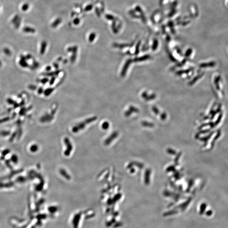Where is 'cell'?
Segmentation results:
<instances>
[{
    "label": "cell",
    "mask_w": 228,
    "mask_h": 228,
    "mask_svg": "<svg viewBox=\"0 0 228 228\" xmlns=\"http://www.w3.org/2000/svg\"><path fill=\"white\" fill-rule=\"evenodd\" d=\"M96 119V117L90 118L88 119H86L83 122L80 123L79 124L77 125V126H74V128H73V131L74 132H77L79 131V130H82L86 126V125L87 124L90 123L92 121H94Z\"/></svg>",
    "instance_id": "6da1fadb"
},
{
    "label": "cell",
    "mask_w": 228,
    "mask_h": 228,
    "mask_svg": "<svg viewBox=\"0 0 228 228\" xmlns=\"http://www.w3.org/2000/svg\"><path fill=\"white\" fill-rule=\"evenodd\" d=\"M68 52H70L73 53V54L71 58V60L73 63L75 61L76 57H77V48L76 46H74L72 47H70L67 49Z\"/></svg>",
    "instance_id": "7a4b0ae2"
},
{
    "label": "cell",
    "mask_w": 228,
    "mask_h": 228,
    "mask_svg": "<svg viewBox=\"0 0 228 228\" xmlns=\"http://www.w3.org/2000/svg\"><path fill=\"white\" fill-rule=\"evenodd\" d=\"M132 60L131 59H129L128 60H127L126 61L125 64L124 66L123 67L122 70L121 71V76L124 77L126 75V74L127 72V70H128V67L130 66V64H131V63H132Z\"/></svg>",
    "instance_id": "3957f363"
},
{
    "label": "cell",
    "mask_w": 228,
    "mask_h": 228,
    "mask_svg": "<svg viewBox=\"0 0 228 228\" xmlns=\"http://www.w3.org/2000/svg\"><path fill=\"white\" fill-rule=\"evenodd\" d=\"M80 217H81L80 214H77L74 216L73 221H72L74 228H77L78 227L79 224V222L80 221Z\"/></svg>",
    "instance_id": "277c9868"
},
{
    "label": "cell",
    "mask_w": 228,
    "mask_h": 228,
    "mask_svg": "<svg viewBox=\"0 0 228 228\" xmlns=\"http://www.w3.org/2000/svg\"><path fill=\"white\" fill-rule=\"evenodd\" d=\"M20 58L21 59L19 60V64L21 66L23 67V68H27V67L29 66L28 63L26 61V59L25 58V56L21 55Z\"/></svg>",
    "instance_id": "5b68a950"
},
{
    "label": "cell",
    "mask_w": 228,
    "mask_h": 228,
    "mask_svg": "<svg viewBox=\"0 0 228 228\" xmlns=\"http://www.w3.org/2000/svg\"><path fill=\"white\" fill-rule=\"evenodd\" d=\"M142 98L147 101L148 100H153L156 98V95L155 94H152L150 96H148L147 93L146 92H143L142 94Z\"/></svg>",
    "instance_id": "8992f818"
},
{
    "label": "cell",
    "mask_w": 228,
    "mask_h": 228,
    "mask_svg": "<svg viewBox=\"0 0 228 228\" xmlns=\"http://www.w3.org/2000/svg\"><path fill=\"white\" fill-rule=\"evenodd\" d=\"M150 58V55H145L142 57H140L139 58H135L133 60L134 62H142L146 60H148Z\"/></svg>",
    "instance_id": "52a82bcc"
},
{
    "label": "cell",
    "mask_w": 228,
    "mask_h": 228,
    "mask_svg": "<svg viewBox=\"0 0 228 228\" xmlns=\"http://www.w3.org/2000/svg\"><path fill=\"white\" fill-rule=\"evenodd\" d=\"M47 46V43L46 41H43L42 42L41 46L40 51V54L42 55L44 54V53L45 52L46 49V47Z\"/></svg>",
    "instance_id": "ba28073f"
},
{
    "label": "cell",
    "mask_w": 228,
    "mask_h": 228,
    "mask_svg": "<svg viewBox=\"0 0 228 228\" xmlns=\"http://www.w3.org/2000/svg\"><path fill=\"white\" fill-rule=\"evenodd\" d=\"M23 31L25 33H34L36 32L35 29L34 28L28 26L24 27L23 28Z\"/></svg>",
    "instance_id": "9c48e42d"
},
{
    "label": "cell",
    "mask_w": 228,
    "mask_h": 228,
    "mask_svg": "<svg viewBox=\"0 0 228 228\" xmlns=\"http://www.w3.org/2000/svg\"><path fill=\"white\" fill-rule=\"evenodd\" d=\"M52 117L51 115L49 114H47L42 116L40 120L42 122H46V121H48L52 119Z\"/></svg>",
    "instance_id": "30bf717a"
},
{
    "label": "cell",
    "mask_w": 228,
    "mask_h": 228,
    "mask_svg": "<svg viewBox=\"0 0 228 228\" xmlns=\"http://www.w3.org/2000/svg\"><path fill=\"white\" fill-rule=\"evenodd\" d=\"M138 111H139L138 110V109H137L136 108H135V107H134L133 106H131V107H129V110L127 111L126 112L125 114H126V116H128V115H129L130 114H131L132 112H138Z\"/></svg>",
    "instance_id": "8fae6325"
},
{
    "label": "cell",
    "mask_w": 228,
    "mask_h": 228,
    "mask_svg": "<svg viewBox=\"0 0 228 228\" xmlns=\"http://www.w3.org/2000/svg\"><path fill=\"white\" fill-rule=\"evenodd\" d=\"M54 89L53 88H49L45 90L44 91V94L46 96H49L50 94L52 93Z\"/></svg>",
    "instance_id": "7c38bea8"
},
{
    "label": "cell",
    "mask_w": 228,
    "mask_h": 228,
    "mask_svg": "<svg viewBox=\"0 0 228 228\" xmlns=\"http://www.w3.org/2000/svg\"><path fill=\"white\" fill-rule=\"evenodd\" d=\"M192 68H191V69H188L180 71H178V72H176V74H177V75H182V74H183L189 73L192 70Z\"/></svg>",
    "instance_id": "4fadbf2b"
},
{
    "label": "cell",
    "mask_w": 228,
    "mask_h": 228,
    "mask_svg": "<svg viewBox=\"0 0 228 228\" xmlns=\"http://www.w3.org/2000/svg\"><path fill=\"white\" fill-rule=\"evenodd\" d=\"M61 19H60V18H58V19H56L55 21L53 23L52 25V26L53 27V28H55L57 25H58L60 24V23L61 22Z\"/></svg>",
    "instance_id": "5bb4252c"
},
{
    "label": "cell",
    "mask_w": 228,
    "mask_h": 228,
    "mask_svg": "<svg viewBox=\"0 0 228 228\" xmlns=\"http://www.w3.org/2000/svg\"><path fill=\"white\" fill-rule=\"evenodd\" d=\"M39 66V63L38 62L36 61H34L33 62V63L32 64L31 66H30V67H31L30 68L32 69H35L38 68Z\"/></svg>",
    "instance_id": "9a60e30c"
},
{
    "label": "cell",
    "mask_w": 228,
    "mask_h": 228,
    "mask_svg": "<svg viewBox=\"0 0 228 228\" xmlns=\"http://www.w3.org/2000/svg\"><path fill=\"white\" fill-rule=\"evenodd\" d=\"M96 33H91L90 34L89 38V40L90 42H93V40H94V39H95V38H96Z\"/></svg>",
    "instance_id": "2e32d148"
},
{
    "label": "cell",
    "mask_w": 228,
    "mask_h": 228,
    "mask_svg": "<svg viewBox=\"0 0 228 228\" xmlns=\"http://www.w3.org/2000/svg\"><path fill=\"white\" fill-rule=\"evenodd\" d=\"M19 21H21L20 19V18H19V17L18 16V15H16V16L14 17V18H13L12 20V22L13 23H15V24H16L17 23L19 22Z\"/></svg>",
    "instance_id": "e0dca14e"
},
{
    "label": "cell",
    "mask_w": 228,
    "mask_h": 228,
    "mask_svg": "<svg viewBox=\"0 0 228 228\" xmlns=\"http://www.w3.org/2000/svg\"><path fill=\"white\" fill-rule=\"evenodd\" d=\"M4 53L7 56H10L12 54V52L10 51V50L7 48H5L4 49Z\"/></svg>",
    "instance_id": "ac0fdd59"
},
{
    "label": "cell",
    "mask_w": 228,
    "mask_h": 228,
    "mask_svg": "<svg viewBox=\"0 0 228 228\" xmlns=\"http://www.w3.org/2000/svg\"><path fill=\"white\" fill-rule=\"evenodd\" d=\"M158 46V42L157 40H155L153 44V47H152V49L153 50H155L157 49Z\"/></svg>",
    "instance_id": "d6986e66"
},
{
    "label": "cell",
    "mask_w": 228,
    "mask_h": 228,
    "mask_svg": "<svg viewBox=\"0 0 228 228\" xmlns=\"http://www.w3.org/2000/svg\"><path fill=\"white\" fill-rule=\"evenodd\" d=\"M38 146H37L36 145H33L31 146V147H30V151H32V152H36V151H37L38 150Z\"/></svg>",
    "instance_id": "ffe728a7"
},
{
    "label": "cell",
    "mask_w": 228,
    "mask_h": 228,
    "mask_svg": "<svg viewBox=\"0 0 228 228\" xmlns=\"http://www.w3.org/2000/svg\"><path fill=\"white\" fill-rule=\"evenodd\" d=\"M11 159H12V161L13 162V163H18V156H17L16 155H13L12 157V158H11Z\"/></svg>",
    "instance_id": "44dd1931"
},
{
    "label": "cell",
    "mask_w": 228,
    "mask_h": 228,
    "mask_svg": "<svg viewBox=\"0 0 228 228\" xmlns=\"http://www.w3.org/2000/svg\"><path fill=\"white\" fill-rule=\"evenodd\" d=\"M29 4H24L23 5L22 7V9L23 10V11H26L28 9V8H29Z\"/></svg>",
    "instance_id": "7402d4cb"
},
{
    "label": "cell",
    "mask_w": 228,
    "mask_h": 228,
    "mask_svg": "<svg viewBox=\"0 0 228 228\" xmlns=\"http://www.w3.org/2000/svg\"><path fill=\"white\" fill-rule=\"evenodd\" d=\"M26 109L25 108H22L19 111V114L20 115H23L26 112Z\"/></svg>",
    "instance_id": "603a6c76"
},
{
    "label": "cell",
    "mask_w": 228,
    "mask_h": 228,
    "mask_svg": "<svg viewBox=\"0 0 228 228\" xmlns=\"http://www.w3.org/2000/svg\"><path fill=\"white\" fill-rule=\"evenodd\" d=\"M192 52V50L191 49H188L185 53V56H186V57H188L191 54Z\"/></svg>",
    "instance_id": "cb8c5ba5"
},
{
    "label": "cell",
    "mask_w": 228,
    "mask_h": 228,
    "mask_svg": "<svg viewBox=\"0 0 228 228\" xmlns=\"http://www.w3.org/2000/svg\"><path fill=\"white\" fill-rule=\"evenodd\" d=\"M7 102L9 104H12V105H13L15 104V103L16 102L14 101V100H13L12 99L10 98H8L7 100Z\"/></svg>",
    "instance_id": "d4e9b609"
},
{
    "label": "cell",
    "mask_w": 228,
    "mask_h": 228,
    "mask_svg": "<svg viewBox=\"0 0 228 228\" xmlns=\"http://www.w3.org/2000/svg\"><path fill=\"white\" fill-rule=\"evenodd\" d=\"M139 46H140V42H139V43L137 44V46H136V49H135V54H136V55L138 54L139 53Z\"/></svg>",
    "instance_id": "484cf974"
},
{
    "label": "cell",
    "mask_w": 228,
    "mask_h": 228,
    "mask_svg": "<svg viewBox=\"0 0 228 228\" xmlns=\"http://www.w3.org/2000/svg\"><path fill=\"white\" fill-rule=\"evenodd\" d=\"M109 126V123H107V122H105L104 123H103V124H102V128H104V129H107Z\"/></svg>",
    "instance_id": "4316f807"
},
{
    "label": "cell",
    "mask_w": 228,
    "mask_h": 228,
    "mask_svg": "<svg viewBox=\"0 0 228 228\" xmlns=\"http://www.w3.org/2000/svg\"><path fill=\"white\" fill-rule=\"evenodd\" d=\"M9 119L10 118L9 117H6V118H4L3 119H0V123L5 122L6 121L9 120Z\"/></svg>",
    "instance_id": "83f0119b"
},
{
    "label": "cell",
    "mask_w": 228,
    "mask_h": 228,
    "mask_svg": "<svg viewBox=\"0 0 228 228\" xmlns=\"http://www.w3.org/2000/svg\"><path fill=\"white\" fill-rule=\"evenodd\" d=\"M49 81V79L47 78H44V79H42L41 80H40V82L42 83V84H46V83Z\"/></svg>",
    "instance_id": "f1b7e54d"
},
{
    "label": "cell",
    "mask_w": 228,
    "mask_h": 228,
    "mask_svg": "<svg viewBox=\"0 0 228 228\" xmlns=\"http://www.w3.org/2000/svg\"><path fill=\"white\" fill-rule=\"evenodd\" d=\"M56 210L57 209L56 208V207H50L49 208V211L50 212H54L56 211Z\"/></svg>",
    "instance_id": "f546056e"
},
{
    "label": "cell",
    "mask_w": 228,
    "mask_h": 228,
    "mask_svg": "<svg viewBox=\"0 0 228 228\" xmlns=\"http://www.w3.org/2000/svg\"><path fill=\"white\" fill-rule=\"evenodd\" d=\"M28 88L30 90H35L36 89V86L33 84H30V85L28 86Z\"/></svg>",
    "instance_id": "4dcf8cb0"
},
{
    "label": "cell",
    "mask_w": 228,
    "mask_h": 228,
    "mask_svg": "<svg viewBox=\"0 0 228 228\" xmlns=\"http://www.w3.org/2000/svg\"><path fill=\"white\" fill-rule=\"evenodd\" d=\"M152 109H153V111L156 114H158V113H159V110L158 109H157V108L155 107H153V108H152Z\"/></svg>",
    "instance_id": "1f68e13d"
},
{
    "label": "cell",
    "mask_w": 228,
    "mask_h": 228,
    "mask_svg": "<svg viewBox=\"0 0 228 228\" xmlns=\"http://www.w3.org/2000/svg\"><path fill=\"white\" fill-rule=\"evenodd\" d=\"M79 22H80V20H79V18H76V19H75L74 20V24H75V25H78V24H79Z\"/></svg>",
    "instance_id": "d6a6232c"
},
{
    "label": "cell",
    "mask_w": 228,
    "mask_h": 228,
    "mask_svg": "<svg viewBox=\"0 0 228 228\" xmlns=\"http://www.w3.org/2000/svg\"><path fill=\"white\" fill-rule=\"evenodd\" d=\"M55 79H56V78H55V77H53V78H52L51 79L50 81V82H49V84H50V85H52V84H53L54 83V81H55Z\"/></svg>",
    "instance_id": "836d02e7"
},
{
    "label": "cell",
    "mask_w": 228,
    "mask_h": 228,
    "mask_svg": "<svg viewBox=\"0 0 228 228\" xmlns=\"http://www.w3.org/2000/svg\"><path fill=\"white\" fill-rule=\"evenodd\" d=\"M44 91V90H43V88L42 87H41V88H39V89H38V93L40 94H42V93Z\"/></svg>",
    "instance_id": "e575fe53"
},
{
    "label": "cell",
    "mask_w": 228,
    "mask_h": 228,
    "mask_svg": "<svg viewBox=\"0 0 228 228\" xmlns=\"http://www.w3.org/2000/svg\"><path fill=\"white\" fill-rule=\"evenodd\" d=\"M93 8V6L91 5H90L88 6L87 7H86L85 8V10L86 11H90V10H91V9H92Z\"/></svg>",
    "instance_id": "d590c367"
},
{
    "label": "cell",
    "mask_w": 228,
    "mask_h": 228,
    "mask_svg": "<svg viewBox=\"0 0 228 228\" xmlns=\"http://www.w3.org/2000/svg\"><path fill=\"white\" fill-rule=\"evenodd\" d=\"M32 57L31 55L30 54H27L26 56H25V58H26V60H29V59L32 58Z\"/></svg>",
    "instance_id": "8d00e7d4"
},
{
    "label": "cell",
    "mask_w": 228,
    "mask_h": 228,
    "mask_svg": "<svg viewBox=\"0 0 228 228\" xmlns=\"http://www.w3.org/2000/svg\"><path fill=\"white\" fill-rule=\"evenodd\" d=\"M51 69V67L50 66H48L47 67V68H46V70L47 71H49Z\"/></svg>",
    "instance_id": "74e56055"
},
{
    "label": "cell",
    "mask_w": 228,
    "mask_h": 228,
    "mask_svg": "<svg viewBox=\"0 0 228 228\" xmlns=\"http://www.w3.org/2000/svg\"><path fill=\"white\" fill-rule=\"evenodd\" d=\"M24 104H25V102H24V101L23 100V101H22L21 102L20 104H19V105L20 106H22Z\"/></svg>",
    "instance_id": "f35d334b"
},
{
    "label": "cell",
    "mask_w": 228,
    "mask_h": 228,
    "mask_svg": "<svg viewBox=\"0 0 228 228\" xmlns=\"http://www.w3.org/2000/svg\"><path fill=\"white\" fill-rule=\"evenodd\" d=\"M1 66H2V62H1V61H0V67Z\"/></svg>",
    "instance_id": "ab89813d"
}]
</instances>
